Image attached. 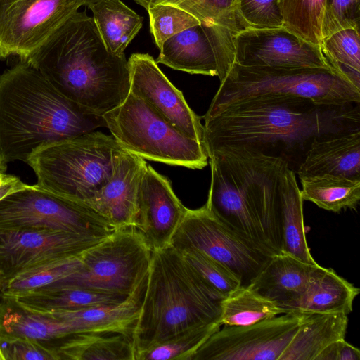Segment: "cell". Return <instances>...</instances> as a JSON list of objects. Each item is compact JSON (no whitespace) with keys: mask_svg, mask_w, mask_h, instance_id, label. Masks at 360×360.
<instances>
[{"mask_svg":"<svg viewBox=\"0 0 360 360\" xmlns=\"http://www.w3.org/2000/svg\"><path fill=\"white\" fill-rule=\"evenodd\" d=\"M358 130L360 103L243 104L205 120L203 144L207 153L236 146L280 158L296 174L314 140Z\"/></svg>","mask_w":360,"mask_h":360,"instance_id":"1","label":"cell"},{"mask_svg":"<svg viewBox=\"0 0 360 360\" xmlns=\"http://www.w3.org/2000/svg\"><path fill=\"white\" fill-rule=\"evenodd\" d=\"M211 181L205 205L258 250L282 253L283 187L287 163L243 147L208 151Z\"/></svg>","mask_w":360,"mask_h":360,"instance_id":"2","label":"cell"},{"mask_svg":"<svg viewBox=\"0 0 360 360\" xmlns=\"http://www.w3.org/2000/svg\"><path fill=\"white\" fill-rule=\"evenodd\" d=\"M62 96L102 116L129 93L125 55L105 47L92 18L77 11L25 60Z\"/></svg>","mask_w":360,"mask_h":360,"instance_id":"3","label":"cell"},{"mask_svg":"<svg viewBox=\"0 0 360 360\" xmlns=\"http://www.w3.org/2000/svg\"><path fill=\"white\" fill-rule=\"evenodd\" d=\"M105 125L62 96L25 60L0 75V166L27 162L38 149Z\"/></svg>","mask_w":360,"mask_h":360,"instance_id":"4","label":"cell"},{"mask_svg":"<svg viewBox=\"0 0 360 360\" xmlns=\"http://www.w3.org/2000/svg\"><path fill=\"white\" fill-rule=\"evenodd\" d=\"M222 295L171 245L153 251L141 312L132 335L135 356L194 328L219 321Z\"/></svg>","mask_w":360,"mask_h":360,"instance_id":"5","label":"cell"},{"mask_svg":"<svg viewBox=\"0 0 360 360\" xmlns=\"http://www.w3.org/2000/svg\"><path fill=\"white\" fill-rule=\"evenodd\" d=\"M309 102L342 105L360 103V85L335 68H278L234 63L220 82L203 117L238 105Z\"/></svg>","mask_w":360,"mask_h":360,"instance_id":"6","label":"cell"},{"mask_svg":"<svg viewBox=\"0 0 360 360\" xmlns=\"http://www.w3.org/2000/svg\"><path fill=\"white\" fill-rule=\"evenodd\" d=\"M122 150L112 136L93 131L42 147L27 163L39 187L84 205L110 180Z\"/></svg>","mask_w":360,"mask_h":360,"instance_id":"7","label":"cell"},{"mask_svg":"<svg viewBox=\"0 0 360 360\" xmlns=\"http://www.w3.org/2000/svg\"><path fill=\"white\" fill-rule=\"evenodd\" d=\"M102 117L122 148L143 159L192 169L208 164L202 143L184 134L131 93Z\"/></svg>","mask_w":360,"mask_h":360,"instance_id":"8","label":"cell"},{"mask_svg":"<svg viewBox=\"0 0 360 360\" xmlns=\"http://www.w3.org/2000/svg\"><path fill=\"white\" fill-rule=\"evenodd\" d=\"M151 257L134 226L117 229L82 255L76 271L39 289L78 288L128 296L147 276Z\"/></svg>","mask_w":360,"mask_h":360,"instance_id":"9","label":"cell"},{"mask_svg":"<svg viewBox=\"0 0 360 360\" xmlns=\"http://www.w3.org/2000/svg\"><path fill=\"white\" fill-rule=\"evenodd\" d=\"M42 228L95 238L115 229L90 207L38 185L17 190L0 200V230Z\"/></svg>","mask_w":360,"mask_h":360,"instance_id":"10","label":"cell"},{"mask_svg":"<svg viewBox=\"0 0 360 360\" xmlns=\"http://www.w3.org/2000/svg\"><path fill=\"white\" fill-rule=\"evenodd\" d=\"M181 250L195 249L221 264L248 286L272 257L255 248L240 237L205 204L187 209L170 244Z\"/></svg>","mask_w":360,"mask_h":360,"instance_id":"11","label":"cell"},{"mask_svg":"<svg viewBox=\"0 0 360 360\" xmlns=\"http://www.w3.org/2000/svg\"><path fill=\"white\" fill-rule=\"evenodd\" d=\"M303 313H284L248 326H222L191 360H284Z\"/></svg>","mask_w":360,"mask_h":360,"instance_id":"12","label":"cell"},{"mask_svg":"<svg viewBox=\"0 0 360 360\" xmlns=\"http://www.w3.org/2000/svg\"><path fill=\"white\" fill-rule=\"evenodd\" d=\"M79 7L75 0H0V59L25 60Z\"/></svg>","mask_w":360,"mask_h":360,"instance_id":"13","label":"cell"},{"mask_svg":"<svg viewBox=\"0 0 360 360\" xmlns=\"http://www.w3.org/2000/svg\"><path fill=\"white\" fill-rule=\"evenodd\" d=\"M232 33L201 22L166 40L157 63L190 74L226 77L235 63Z\"/></svg>","mask_w":360,"mask_h":360,"instance_id":"14","label":"cell"},{"mask_svg":"<svg viewBox=\"0 0 360 360\" xmlns=\"http://www.w3.org/2000/svg\"><path fill=\"white\" fill-rule=\"evenodd\" d=\"M233 47L235 63L244 66L335 68L321 46L302 40L285 27L241 29L233 37Z\"/></svg>","mask_w":360,"mask_h":360,"instance_id":"15","label":"cell"},{"mask_svg":"<svg viewBox=\"0 0 360 360\" xmlns=\"http://www.w3.org/2000/svg\"><path fill=\"white\" fill-rule=\"evenodd\" d=\"M104 238L42 228L0 230V277L3 282L20 269L80 256Z\"/></svg>","mask_w":360,"mask_h":360,"instance_id":"16","label":"cell"},{"mask_svg":"<svg viewBox=\"0 0 360 360\" xmlns=\"http://www.w3.org/2000/svg\"><path fill=\"white\" fill-rule=\"evenodd\" d=\"M129 93L140 98L186 136L203 143L201 117L191 110L181 91L161 71L148 53L128 59Z\"/></svg>","mask_w":360,"mask_h":360,"instance_id":"17","label":"cell"},{"mask_svg":"<svg viewBox=\"0 0 360 360\" xmlns=\"http://www.w3.org/2000/svg\"><path fill=\"white\" fill-rule=\"evenodd\" d=\"M187 209L175 195L169 180L146 164L134 226L152 252L170 244Z\"/></svg>","mask_w":360,"mask_h":360,"instance_id":"18","label":"cell"},{"mask_svg":"<svg viewBox=\"0 0 360 360\" xmlns=\"http://www.w3.org/2000/svg\"><path fill=\"white\" fill-rule=\"evenodd\" d=\"M146 164L144 159L123 149L117 157L110 180L84 205L115 229L134 226Z\"/></svg>","mask_w":360,"mask_h":360,"instance_id":"19","label":"cell"},{"mask_svg":"<svg viewBox=\"0 0 360 360\" xmlns=\"http://www.w3.org/2000/svg\"><path fill=\"white\" fill-rule=\"evenodd\" d=\"M147 277L148 275L129 295L119 302L78 310L31 311L64 322L69 326L71 335L82 333H116L132 338L141 312Z\"/></svg>","mask_w":360,"mask_h":360,"instance_id":"20","label":"cell"},{"mask_svg":"<svg viewBox=\"0 0 360 360\" xmlns=\"http://www.w3.org/2000/svg\"><path fill=\"white\" fill-rule=\"evenodd\" d=\"M360 290L330 268L317 264L294 300L280 307L284 313L338 314L349 315Z\"/></svg>","mask_w":360,"mask_h":360,"instance_id":"21","label":"cell"},{"mask_svg":"<svg viewBox=\"0 0 360 360\" xmlns=\"http://www.w3.org/2000/svg\"><path fill=\"white\" fill-rule=\"evenodd\" d=\"M296 174L360 179V130L314 140Z\"/></svg>","mask_w":360,"mask_h":360,"instance_id":"22","label":"cell"},{"mask_svg":"<svg viewBox=\"0 0 360 360\" xmlns=\"http://www.w3.org/2000/svg\"><path fill=\"white\" fill-rule=\"evenodd\" d=\"M317 264L304 263L285 253L276 254L248 286L280 307L300 295Z\"/></svg>","mask_w":360,"mask_h":360,"instance_id":"23","label":"cell"},{"mask_svg":"<svg viewBox=\"0 0 360 360\" xmlns=\"http://www.w3.org/2000/svg\"><path fill=\"white\" fill-rule=\"evenodd\" d=\"M348 322L341 313L304 314L284 360H315L328 345L345 338Z\"/></svg>","mask_w":360,"mask_h":360,"instance_id":"24","label":"cell"},{"mask_svg":"<svg viewBox=\"0 0 360 360\" xmlns=\"http://www.w3.org/2000/svg\"><path fill=\"white\" fill-rule=\"evenodd\" d=\"M106 47L121 56L142 27L143 18L121 0H101L88 6Z\"/></svg>","mask_w":360,"mask_h":360,"instance_id":"25","label":"cell"},{"mask_svg":"<svg viewBox=\"0 0 360 360\" xmlns=\"http://www.w3.org/2000/svg\"><path fill=\"white\" fill-rule=\"evenodd\" d=\"M60 359L134 360L131 338L116 333H82L61 339L56 349Z\"/></svg>","mask_w":360,"mask_h":360,"instance_id":"26","label":"cell"},{"mask_svg":"<svg viewBox=\"0 0 360 360\" xmlns=\"http://www.w3.org/2000/svg\"><path fill=\"white\" fill-rule=\"evenodd\" d=\"M127 297L84 288H60L37 289L9 301L29 311L78 310L119 302Z\"/></svg>","mask_w":360,"mask_h":360,"instance_id":"27","label":"cell"},{"mask_svg":"<svg viewBox=\"0 0 360 360\" xmlns=\"http://www.w3.org/2000/svg\"><path fill=\"white\" fill-rule=\"evenodd\" d=\"M295 173L288 169L283 187L282 253L309 264H317L311 255L305 235L303 200Z\"/></svg>","mask_w":360,"mask_h":360,"instance_id":"28","label":"cell"},{"mask_svg":"<svg viewBox=\"0 0 360 360\" xmlns=\"http://www.w3.org/2000/svg\"><path fill=\"white\" fill-rule=\"evenodd\" d=\"M303 200L334 212L356 209L360 200V179L324 174L299 178Z\"/></svg>","mask_w":360,"mask_h":360,"instance_id":"29","label":"cell"},{"mask_svg":"<svg viewBox=\"0 0 360 360\" xmlns=\"http://www.w3.org/2000/svg\"><path fill=\"white\" fill-rule=\"evenodd\" d=\"M82 255L49 260L12 274L2 282V297L9 300L69 276L78 269Z\"/></svg>","mask_w":360,"mask_h":360,"instance_id":"30","label":"cell"},{"mask_svg":"<svg viewBox=\"0 0 360 360\" xmlns=\"http://www.w3.org/2000/svg\"><path fill=\"white\" fill-rule=\"evenodd\" d=\"M282 314L274 302L249 286H240L221 300L219 322L221 326H248Z\"/></svg>","mask_w":360,"mask_h":360,"instance_id":"31","label":"cell"},{"mask_svg":"<svg viewBox=\"0 0 360 360\" xmlns=\"http://www.w3.org/2000/svg\"><path fill=\"white\" fill-rule=\"evenodd\" d=\"M8 309L0 321L3 335L38 341L61 340L71 335L69 326L56 319L21 309Z\"/></svg>","mask_w":360,"mask_h":360,"instance_id":"32","label":"cell"},{"mask_svg":"<svg viewBox=\"0 0 360 360\" xmlns=\"http://www.w3.org/2000/svg\"><path fill=\"white\" fill-rule=\"evenodd\" d=\"M283 27L300 39L320 46L326 0H278Z\"/></svg>","mask_w":360,"mask_h":360,"instance_id":"33","label":"cell"},{"mask_svg":"<svg viewBox=\"0 0 360 360\" xmlns=\"http://www.w3.org/2000/svg\"><path fill=\"white\" fill-rule=\"evenodd\" d=\"M321 51L331 65L360 84L359 30L347 28L324 38Z\"/></svg>","mask_w":360,"mask_h":360,"instance_id":"34","label":"cell"},{"mask_svg":"<svg viewBox=\"0 0 360 360\" xmlns=\"http://www.w3.org/2000/svg\"><path fill=\"white\" fill-rule=\"evenodd\" d=\"M221 327L216 321L194 328L138 354L135 360H191L200 347Z\"/></svg>","mask_w":360,"mask_h":360,"instance_id":"35","label":"cell"},{"mask_svg":"<svg viewBox=\"0 0 360 360\" xmlns=\"http://www.w3.org/2000/svg\"><path fill=\"white\" fill-rule=\"evenodd\" d=\"M146 10L150 32L159 49L170 37L201 23L190 13L172 4H160L151 6Z\"/></svg>","mask_w":360,"mask_h":360,"instance_id":"36","label":"cell"},{"mask_svg":"<svg viewBox=\"0 0 360 360\" xmlns=\"http://www.w3.org/2000/svg\"><path fill=\"white\" fill-rule=\"evenodd\" d=\"M179 251L200 278L224 297L241 286L240 281L231 271L202 252L195 249Z\"/></svg>","mask_w":360,"mask_h":360,"instance_id":"37","label":"cell"},{"mask_svg":"<svg viewBox=\"0 0 360 360\" xmlns=\"http://www.w3.org/2000/svg\"><path fill=\"white\" fill-rule=\"evenodd\" d=\"M236 11L243 29L283 27L278 0H236Z\"/></svg>","mask_w":360,"mask_h":360,"instance_id":"38","label":"cell"},{"mask_svg":"<svg viewBox=\"0 0 360 360\" xmlns=\"http://www.w3.org/2000/svg\"><path fill=\"white\" fill-rule=\"evenodd\" d=\"M360 0H326L323 39L344 29L359 30Z\"/></svg>","mask_w":360,"mask_h":360,"instance_id":"39","label":"cell"},{"mask_svg":"<svg viewBox=\"0 0 360 360\" xmlns=\"http://www.w3.org/2000/svg\"><path fill=\"white\" fill-rule=\"evenodd\" d=\"M0 340L6 343L3 349L5 359L55 360L61 359L56 349L47 348L40 341L7 335H0Z\"/></svg>","mask_w":360,"mask_h":360,"instance_id":"40","label":"cell"},{"mask_svg":"<svg viewBox=\"0 0 360 360\" xmlns=\"http://www.w3.org/2000/svg\"><path fill=\"white\" fill-rule=\"evenodd\" d=\"M360 350L347 342L345 338L338 339L328 345L315 360H359Z\"/></svg>","mask_w":360,"mask_h":360,"instance_id":"41","label":"cell"},{"mask_svg":"<svg viewBox=\"0 0 360 360\" xmlns=\"http://www.w3.org/2000/svg\"><path fill=\"white\" fill-rule=\"evenodd\" d=\"M27 185L21 181L18 177L9 175L6 179L0 184V200L7 195L22 188Z\"/></svg>","mask_w":360,"mask_h":360,"instance_id":"42","label":"cell"},{"mask_svg":"<svg viewBox=\"0 0 360 360\" xmlns=\"http://www.w3.org/2000/svg\"><path fill=\"white\" fill-rule=\"evenodd\" d=\"M136 4L143 6L146 9L148 7L160 4H169L175 0H134Z\"/></svg>","mask_w":360,"mask_h":360,"instance_id":"43","label":"cell"},{"mask_svg":"<svg viewBox=\"0 0 360 360\" xmlns=\"http://www.w3.org/2000/svg\"><path fill=\"white\" fill-rule=\"evenodd\" d=\"M77 4H79L80 6H89L91 4H94L95 3H97L101 0H75Z\"/></svg>","mask_w":360,"mask_h":360,"instance_id":"44","label":"cell"},{"mask_svg":"<svg viewBox=\"0 0 360 360\" xmlns=\"http://www.w3.org/2000/svg\"><path fill=\"white\" fill-rule=\"evenodd\" d=\"M8 176V174H6L4 173V172L0 171V184L6 179Z\"/></svg>","mask_w":360,"mask_h":360,"instance_id":"45","label":"cell"},{"mask_svg":"<svg viewBox=\"0 0 360 360\" xmlns=\"http://www.w3.org/2000/svg\"><path fill=\"white\" fill-rule=\"evenodd\" d=\"M0 359H5V356H4V353L2 352L1 345H0Z\"/></svg>","mask_w":360,"mask_h":360,"instance_id":"46","label":"cell"},{"mask_svg":"<svg viewBox=\"0 0 360 360\" xmlns=\"http://www.w3.org/2000/svg\"><path fill=\"white\" fill-rule=\"evenodd\" d=\"M1 285H2V281H1V278L0 277V297H2V295H1Z\"/></svg>","mask_w":360,"mask_h":360,"instance_id":"47","label":"cell"},{"mask_svg":"<svg viewBox=\"0 0 360 360\" xmlns=\"http://www.w3.org/2000/svg\"><path fill=\"white\" fill-rule=\"evenodd\" d=\"M0 171H2V172L4 171V169L1 166H0Z\"/></svg>","mask_w":360,"mask_h":360,"instance_id":"48","label":"cell"}]
</instances>
